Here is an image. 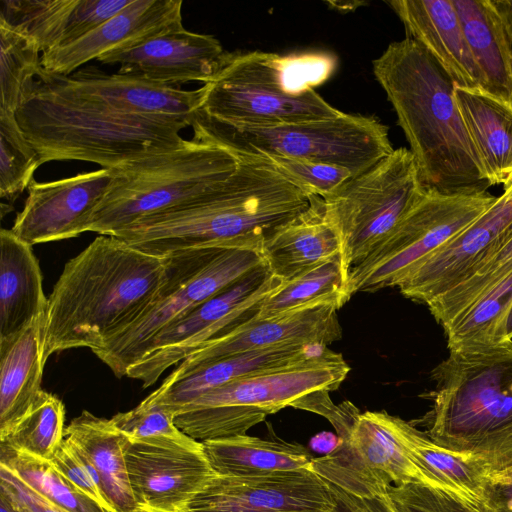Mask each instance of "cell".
Here are the masks:
<instances>
[{
	"label": "cell",
	"instance_id": "obj_1",
	"mask_svg": "<svg viewBox=\"0 0 512 512\" xmlns=\"http://www.w3.org/2000/svg\"><path fill=\"white\" fill-rule=\"evenodd\" d=\"M313 196L263 160L239 157L235 171L214 189L112 236L156 256L211 247L262 252L265 238L305 211Z\"/></svg>",
	"mask_w": 512,
	"mask_h": 512
},
{
	"label": "cell",
	"instance_id": "obj_2",
	"mask_svg": "<svg viewBox=\"0 0 512 512\" xmlns=\"http://www.w3.org/2000/svg\"><path fill=\"white\" fill-rule=\"evenodd\" d=\"M166 257L100 235L70 259L48 297L43 359L86 347L94 352L131 326L163 281Z\"/></svg>",
	"mask_w": 512,
	"mask_h": 512
},
{
	"label": "cell",
	"instance_id": "obj_3",
	"mask_svg": "<svg viewBox=\"0 0 512 512\" xmlns=\"http://www.w3.org/2000/svg\"><path fill=\"white\" fill-rule=\"evenodd\" d=\"M372 70L423 185L442 192L487 190L485 170L456 104V84L439 62L405 37L390 43L373 60Z\"/></svg>",
	"mask_w": 512,
	"mask_h": 512
},
{
	"label": "cell",
	"instance_id": "obj_4",
	"mask_svg": "<svg viewBox=\"0 0 512 512\" xmlns=\"http://www.w3.org/2000/svg\"><path fill=\"white\" fill-rule=\"evenodd\" d=\"M192 117L120 112L56 85L42 69L26 87L16 112L41 165L80 160L105 169L181 146L185 139L180 131L191 126Z\"/></svg>",
	"mask_w": 512,
	"mask_h": 512
},
{
	"label": "cell",
	"instance_id": "obj_5",
	"mask_svg": "<svg viewBox=\"0 0 512 512\" xmlns=\"http://www.w3.org/2000/svg\"><path fill=\"white\" fill-rule=\"evenodd\" d=\"M431 378L424 433L479 459L491 474L512 468V340L449 351Z\"/></svg>",
	"mask_w": 512,
	"mask_h": 512
},
{
	"label": "cell",
	"instance_id": "obj_6",
	"mask_svg": "<svg viewBox=\"0 0 512 512\" xmlns=\"http://www.w3.org/2000/svg\"><path fill=\"white\" fill-rule=\"evenodd\" d=\"M327 53L226 52L202 87L200 110L230 124L274 125L333 118L342 111L314 89L334 72Z\"/></svg>",
	"mask_w": 512,
	"mask_h": 512
},
{
	"label": "cell",
	"instance_id": "obj_7",
	"mask_svg": "<svg viewBox=\"0 0 512 512\" xmlns=\"http://www.w3.org/2000/svg\"><path fill=\"white\" fill-rule=\"evenodd\" d=\"M194 139L236 157L281 156L335 165L354 175L394 148L388 127L374 116L342 112L333 118L274 125L230 124L200 109L192 117Z\"/></svg>",
	"mask_w": 512,
	"mask_h": 512
},
{
	"label": "cell",
	"instance_id": "obj_8",
	"mask_svg": "<svg viewBox=\"0 0 512 512\" xmlns=\"http://www.w3.org/2000/svg\"><path fill=\"white\" fill-rule=\"evenodd\" d=\"M237 165L229 151L192 138L109 169L110 187L88 231L112 236L142 218L185 205L221 184Z\"/></svg>",
	"mask_w": 512,
	"mask_h": 512
},
{
	"label": "cell",
	"instance_id": "obj_9",
	"mask_svg": "<svg viewBox=\"0 0 512 512\" xmlns=\"http://www.w3.org/2000/svg\"><path fill=\"white\" fill-rule=\"evenodd\" d=\"M350 371L341 354L321 353L286 366L266 369L212 389L176 415L187 436L203 442L244 435L268 415L318 390H336Z\"/></svg>",
	"mask_w": 512,
	"mask_h": 512
},
{
	"label": "cell",
	"instance_id": "obj_10",
	"mask_svg": "<svg viewBox=\"0 0 512 512\" xmlns=\"http://www.w3.org/2000/svg\"><path fill=\"white\" fill-rule=\"evenodd\" d=\"M165 257V275L149 307L93 352L118 378L144 356L159 332L265 263L260 250L246 247L192 248Z\"/></svg>",
	"mask_w": 512,
	"mask_h": 512
},
{
	"label": "cell",
	"instance_id": "obj_11",
	"mask_svg": "<svg viewBox=\"0 0 512 512\" xmlns=\"http://www.w3.org/2000/svg\"><path fill=\"white\" fill-rule=\"evenodd\" d=\"M414 157L400 147L322 198L339 240L347 286L351 269L396 227L425 192Z\"/></svg>",
	"mask_w": 512,
	"mask_h": 512
},
{
	"label": "cell",
	"instance_id": "obj_12",
	"mask_svg": "<svg viewBox=\"0 0 512 512\" xmlns=\"http://www.w3.org/2000/svg\"><path fill=\"white\" fill-rule=\"evenodd\" d=\"M488 190L442 192L421 198L349 273L346 292H375L399 283L424 259L477 220L497 200Z\"/></svg>",
	"mask_w": 512,
	"mask_h": 512
},
{
	"label": "cell",
	"instance_id": "obj_13",
	"mask_svg": "<svg viewBox=\"0 0 512 512\" xmlns=\"http://www.w3.org/2000/svg\"><path fill=\"white\" fill-rule=\"evenodd\" d=\"M284 283L262 264L159 332L126 377L147 388L207 341L254 316L262 301Z\"/></svg>",
	"mask_w": 512,
	"mask_h": 512
},
{
	"label": "cell",
	"instance_id": "obj_14",
	"mask_svg": "<svg viewBox=\"0 0 512 512\" xmlns=\"http://www.w3.org/2000/svg\"><path fill=\"white\" fill-rule=\"evenodd\" d=\"M122 448L141 512H182L216 474L202 442L186 434L143 440L123 435Z\"/></svg>",
	"mask_w": 512,
	"mask_h": 512
},
{
	"label": "cell",
	"instance_id": "obj_15",
	"mask_svg": "<svg viewBox=\"0 0 512 512\" xmlns=\"http://www.w3.org/2000/svg\"><path fill=\"white\" fill-rule=\"evenodd\" d=\"M393 418L385 411L360 413L341 445L313 458L310 469L336 486L421 483L438 489L403 447Z\"/></svg>",
	"mask_w": 512,
	"mask_h": 512
},
{
	"label": "cell",
	"instance_id": "obj_16",
	"mask_svg": "<svg viewBox=\"0 0 512 512\" xmlns=\"http://www.w3.org/2000/svg\"><path fill=\"white\" fill-rule=\"evenodd\" d=\"M328 483L310 468L261 476L215 474L182 512H338Z\"/></svg>",
	"mask_w": 512,
	"mask_h": 512
},
{
	"label": "cell",
	"instance_id": "obj_17",
	"mask_svg": "<svg viewBox=\"0 0 512 512\" xmlns=\"http://www.w3.org/2000/svg\"><path fill=\"white\" fill-rule=\"evenodd\" d=\"M512 233V188L504 190L477 220L420 262L397 286L428 304L459 285Z\"/></svg>",
	"mask_w": 512,
	"mask_h": 512
},
{
	"label": "cell",
	"instance_id": "obj_18",
	"mask_svg": "<svg viewBox=\"0 0 512 512\" xmlns=\"http://www.w3.org/2000/svg\"><path fill=\"white\" fill-rule=\"evenodd\" d=\"M111 181V171L105 168L50 182L33 179L10 230L31 246L87 232Z\"/></svg>",
	"mask_w": 512,
	"mask_h": 512
},
{
	"label": "cell",
	"instance_id": "obj_19",
	"mask_svg": "<svg viewBox=\"0 0 512 512\" xmlns=\"http://www.w3.org/2000/svg\"><path fill=\"white\" fill-rule=\"evenodd\" d=\"M334 304H314L269 318L248 320L211 339L179 363L165 378L176 380L219 358L284 345L327 346L341 338Z\"/></svg>",
	"mask_w": 512,
	"mask_h": 512
},
{
	"label": "cell",
	"instance_id": "obj_20",
	"mask_svg": "<svg viewBox=\"0 0 512 512\" xmlns=\"http://www.w3.org/2000/svg\"><path fill=\"white\" fill-rule=\"evenodd\" d=\"M225 53L214 36L191 32L183 26L132 48L106 53L98 61L119 64L121 74L180 88L188 82L208 83Z\"/></svg>",
	"mask_w": 512,
	"mask_h": 512
},
{
	"label": "cell",
	"instance_id": "obj_21",
	"mask_svg": "<svg viewBox=\"0 0 512 512\" xmlns=\"http://www.w3.org/2000/svg\"><path fill=\"white\" fill-rule=\"evenodd\" d=\"M181 0H132L120 12L77 41L41 54L42 69L69 76L102 55L129 49L183 27Z\"/></svg>",
	"mask_w": 512,
	"mask_h": 512
},
{
	"label": "cell",
	"instance_id": "obj_22",
	"mask_svg": "<svg viewBox=\"0 0 512 512\" xmlns=\"http://www.w3.org/2000/svg\"><path fill=\"white\" fill-rule=\"evenodd\" d=\"M44 73L77 96L135 115L192 117L201 108L204 97L203 87L184 90L118 72L107 74L95 66L69 76Z\"/></svg>",
	"mask_w": 512,
	"mask_h": 512
},
{
	"label": "cell",
	"instance_id": "obj_23",
	"mask_svg": "<svg viewBox=\"0 0 512 512\" xmlns=\"http://www.w3.org/2000/svg\"><path fill=\"white\" fill-rule=\"evenodd\" d=\"M132 0H2L0 22L34 41L41 53L69 45Z\"/></svg>",
	"mask_w": 512,
	"mask_h": 512
},
{
	"label": "cell",
	"instance_id": "obj_24",
	"mask_svg": "<svg viewBox=\"0 0 512 512\" xmlns=\"http://www.w3.org/2000/svg\"><path fill=\"white\" fill-rule=\"evenodd\" d=\"M403 23L406 37L424 47L457 86L485 89L483 75L468 46L453 0L386 2Z\"/></svg>",
	"mask_w": 512,
	"mask_h": 512
},
{
	"label": "cell",
	"instance_id": "obj_25",
	"mask_svg": "<svg viewBox=\"0 0 512 512\" xmlns=\"http://www.w3.org/2000/svg\"><path fill=\"white\" fill-rule=\"evenodd\" d=\"M327 346L284 345L216 359L198 366L176 380H166L144 400L176 415L204 393L240 377L309 359Z\"/></svg>",
	"mask_w": 512,
	"mask_h": 512
},
{
	"label": "cell",
	"instance_id": "obj_26",
	"mask_svg": "<svg viewBox=\"0 0 512 512\" xmlns=\"http://www.w3.org/2000/svg\"><path fill=\"white\" fill-rule=\"evenodd\" d=\"M262 256L269 271L284 282L340 257L339 240L324 216L322 198L313 196L305 211L270 233Z\"/></svg>",
	"mask_w": 512,
	"mask_h": 512
},
{
	"label": "cell",
	"instance_id": "obj_27",
	"mask_svg": "<svg viewBox=\"0 0 512 512\" xmlns=\"http://www.w3.org/2000/svg\"><path fill=\"white\" fill-rule=\"evenodd\" d=\"M64 438L89 465L111 512H141L129 481L123 435L110 419L83 411L65 427Z\"/></svg>",
	"mask_w": 512,
	"mask_h": 512
},
{
	"label": "cell",
	"instance_id": "obj_28",
	"mask_svg": "<svg viewBox=\"0 0 512 512\" xmlns=\"http://www.w3.org/2000/svg\"><path fill=\"white\" fill-rule=\"evenodd\" d=\"M44 325L42 315L0 339V439L26 416L42 391Z\"/></svg>",
	"mask_w": 512,
	"mask_h": 512
},
{
	"label": "cell",
	"instance_id": "obj_29",
	"mask_svg": "<svg viewBox=\"0 0 512 512\" xmlns=\"http://www.w3.org/2000/svg\"><path fill=\"white\" fill-rule=\"evenodd\" d=\"M393 423L403 447L437 488L473 512H480L491 474L487 466L471 455L439 446L413 424L397 416Z\"/></svg>",
	"mask_w": 512,
	"mask_h": 512
},
{
	"label": "cell",
	"instance_id": "obj_30",
	"mask_svg": "<svg viewBox=\"0 0 512 512\" xmlns=\"http://www.w3.org/2000/svg\"><path fill=\"white\" fill-rule=\"evenodd\" d=\"M48 298L32 246L11 230L0 231V339L11 337L45 315Z\"/></svg>",
	"mask_w": 512,
	"mask_h": 512
},
{
	"label": "cell",
	"instance_id": "obj_31",
	"mask_svg": "<svg viewBox=\"0 0 512 512\" xmlns=\"http://www.w3.org/2000/svg\"><path fill=\"white\" fill-rule=\"evenodd\" d=\"M454 96L489 186L503 185L512 171V102L457 85Z\"/></svg>",
	"mask_w": 512,
	"mask_h": 512
},
{
	"label": "cell",
	"instance_id": "obj_32",
	"mask_svg": "<svg viewBox=\"0 0 512 512\" xmlns=\"http://www.w3.org/2000/svg\"><path fill=\"white\" fill-rule=\"evenodd\" d=\"M485 91L512 102V49L493 0H453Z\"/></svg>",
	"mask_w": 512,
	"mask_h": 512
},
{
	"label": "cell",
	"instance_id": "obj_33",
	"mask_svg": "<svg viewBox=\"0 0 512 512\" xmlns=\"http://www.w3.org/2000/svg\"><path fill=\"white\" fill-rule=\"evenodd\" d=\"M202 444L212 469L223 476H261L308 469L313 459L302 444L247 434Z\"/></svg>",
	"mask_w": 512,
	"mask_h": 512
},
{
	"label": "cell",
	"instance_id": "obj_34",
	"mask_svg": "<svg viewBox=\"0 0 512 512\" xmlns=\"http://www.w3.org/2000/svg\"><path fill=\"white\" fill-rule=\"evenodd\" d=\"M349 299L338 256L285 281L262 301L254 317L269 318L314 304L340 309Z\"/></svg>",
	"mask_w": 512,
	"mask_h": 512
},
{
	"label": "cell",
	"instance_id": "obj_35",
	"mask_svg": "<svg viewBox=\"0 0 512 512\" xmlns=\"http://www.w3.org/2000/svg\"><path fill=\"white\" fill-rule=\"evenodd\" d=\"M512 306V272L444 327L449 351L503 341L502 326Z\"/></svg>",
	"mask_w": 512,
	"mask_h": 512
},
{
	"label": "cell",
	"instance_id": "obj_36",
	"mask_svg": "<svg viewBox=\"0 0 512 512\" xmlns=\"http://www.w3.org/2000/svg\"><path fill=\"white\" fill-rule=\"evenodd\" d=\"M0 465L61 510L108 512L71 483L50 460L0 444Z\"/></svg>",
	"mask_w": 512,
	"mask_h": 512
},
{
	"label": "cell",
	"instance_id": "obj_37",
	"mask_svg": "<svg viewBox=\"0 0 512 512\" xmlns=\"http://www.w3.org/2000/svg\"><path fill=\"white\" fill-rule=\"evenodd\" d=\"M511 272L512 233L475 268L469 278L426 305L444 328Z\"/></svg>",
	"mask_w": 512,
	"mask_h": 512
},
{
	"label": "cell",
	"instance_id": "obj_38",
	"mask_svg": "<svg viewBox=\"0 0 512 512\" xmlns=\"http://www.w3.org/2000/svg\"><path fill=\"white\" fill-rule=\"evenodd\" d=\"M65 407L54 394L41 391L26 416L0 444L51 460L64 441Z\"/></svg>",
	"mask_w": 512,
	"mask_h": 512
},
{
	"label": "cell",
	"instance_id": "obj_39",
	"mask_svg": "<svg viewBox=\"0 0 512 512\" xmlns=\"http://www.w3.org/2000/svg\"><path fill=\"white\" fill-rule=\"evenodd\" d=\"M38 45L0 22V111L15 114L28 84L42 69Z\"/></svg>",
	"mask_w": 512,
	"mask_h": 512
},
{
	"label": "cell",
	"instance_id": "obj_40",
	"mask_svg": "<svg viewBox=\"0 0 512 512\" xmlns=\"http://www.w3.org/2000/svg\"><path fill=\"white\" fill-rule=\"evenodd\" d=\"M40 165L16 115L0 111V198L13 203L29 187Z\"/></svg>",
	"mask_w": 512,
	"mask_h": 512
},
{
	"label": "cell",
	"instance_id": "obj_41",
	"mask_svg": "<svg viewBox=\"0 0 512 512\" xmlns=\"http://www.w3.org/2000/svg\"><path fill=\"white\" fill-rule=\"evenodd\" d=\"M239 158V157H238ZM259 158L309 195L324 198L354 174L342 167L281 156Z\"/></svg>",
	"mask_w": 512,
	"mask_h": 512
},
{
	"label": "cell",
	"instance_id": "obj_42",
	"mask_svg": "<svg viewBox=\"0 0 512 512\" xmlns=\"http://www.w3.org/2000/svg\"><path fill=\"white\" fill-rule=\"evenodd\" d=\"M175 414L165 407L143 400L135 408L115 414L110 420L130 440L154 437H178L184 433L174 422Z\"/></svg>",
	"mask_w": 512,
	"mask_h": 512
},
{
	"label": "cell",
	"instance_id": "obj_43",
	"mask_svg": "<svg viewBox=\"0 0 512 512\" xmlns=\"http://www.w3.org/2000/svg\"><path fill=\"white\" fill-rule=\"evenodd\" d=\"M395 512H473L451 495L421 483L390 486Z\"/></svg>",
	"mask_w": 512,
	"mask_h": 512
},
{
	"label": "cell",
	"instance_id": "obj_44",
	"mask_svg": "<svg viewBox=\"0 0 512 512\" xmlns=\"http://www.w3.org/2000/svg\"><path fill=\"white\" fill-rule=\"evenodd\" d=\"M50 461L80 491L95 500L108 512H111L94 479L92 470L69 441L64 438V441Z\"/></svg>",
	"mask_w": 512,
	"mask_h": 512
},
{
	"label": "cell",
	"instance_id": "obj_45",
	"mask_svg": "<svg viewBox=\"0 0 512 512\" xmlns=\"http://www.w3.org/2000/svg\"><path fill=\"white\" fill-rule=\"evenodd\" d=\"M328 485L337 499L339 512H395L388 495L390 486L374 484L339 488Z\"/></svg>",
	"mask_w": 512,
	"mask_h": 512
},
{
	"label": "cell",
	"instance_id": "obj_46",
	"mask_svg": "<svg viewBox=\"0 0 512 512\" xmlns=\"http://www.w3.org/2000/svg\"><path fill=\"white\" fill-rule=\"evenodd\" d=\"M291 406L317 413L328 419L341 440L348 436L360 414L358 409L350 402L335 405L329 397V391L326 390H318L307 394L296 400Z\"/></svg>",
	"mask_w": 512,
	"mask_h": 512
},
{
	"label": "cell",
	"instance_id": "obj_47",
	"mask_svg": "<svg viewBox=\"0 0 512 512\" xmlns=\"http://www.w3.org/2000/svg\"><path fill=\"white\" fill-rule=\"evenodd\" d=\"M0 491L10 496L23 512H67L45 500L3 465H0Z\"/></svg>",
	"mask_w": 512,
	"mask_h": 512
},
{
	"label": "cell",
	"instance_id": "obj_48",
	"mask_svg": "<svg viewBox=\"0 0 512 512\" xmlns=\"http://www.w3.org/2000/svg\"><path fill=\"white\" fill-rule=\"evenodd\" d=\"M480 512H512V482L489 478Z\"/></svg>",
	"mask_w": 512,
	"mask_h": 512
},
{
	"label": "cell",
	"instance_id": "obj_49",
	"mask_svg": "<svg viewBox=\"0 0 512 512\" xmlns=\"http://www.w3.org/2000/svg\"><path fill=\"white\" fill-rule=\"evenodd\" d=\"M342 443V440L331 433H321L314 436L310 442V447L317 452L329 454L336 450Z\"/></svg>",
	"mask_w": 512,
	"mask_h": 512
},
{
	"label": "cell",
	"instance_id": "obj_50",
	"mask_svg": "<svg viewBox=\"0 0 512 512\" xmlns=\"http://www.w3.org/2000/svg\"><path fill=\"white\" fill-rule=\"evenodd\" d=\"M512 49V0H493Z\"/></svg>",
	"mask_w": 512,
	"mask_h": 512
},
{
	"label": "cell",
	"instance_id": "obj_51",
	"mask_svg": "<svg viewBox=\"0 0 512 512\" xmlns=\"http://www.w3.org/2000/svg\"><path fill=\"white\" fill-rule=\"evenodd\" d=\"M0 512H23L17 503L5 492L0 491Z\"/></svg>",
	"mask_w": 512,
	"mask_h": 512
},
{
	"label": "cell",
	"instance_id": "obj_52",
	"mask_svg": "<svg viewBox=\"0 0 512 512\" xmlns=\"http://www.w3.org/2000/svg\"><path fill=\"white\" fill-rule=\"evenodd\" d=\"M502 338L503 341L512 340V306L502 326Z\"/></svg>",
	"mask_w": 512,
	"mask_h": 512
},
{
	"label": "cell",
	"instance_id": "obj_53",
	"mask_svg": "<svg viewBox=\"0 0 512 512\" xmlns=\"http://www.w3.org/2000/svg\"><path fill=\"white\" fill-rule=\"evenodd\" d=\"M489 478L493 481L512 482V468L505 471L492 473L490 474Z\"/></svg>",
	"mask_w": 512,
	"mask_h": 512
},
{
	"label": "cell",
	"instance_id": "obj_54",
	"mask_svg": "<svg viewBox=\"0 0 512 512\" xmlns=\"http://www.w3.org/2000/svg\"><path fill=\"white\" fill-rule=\"evenodd\" d=\"M503 188H504V190H508V189L512 188V171H511L509 177L507 178V180L505 181V183L503 184Z\"/></svg>",
	"mask_w": 512,
	"mask_h": 512
},
{
	"label": "cell",
	"instance_id": "obj_55",
	"mask_svg": "<svg viewBox=\"0 0 512 512\" xmlns=\"http://www.w3.org/2000/svg\"><path fill=\"white\" fill-rule=\"evenodd\" d=\"M339 512V511H338Z\"/></svg>",
	"mask_w": 512,
	"mask_h": 512
}]
</instances>
